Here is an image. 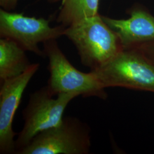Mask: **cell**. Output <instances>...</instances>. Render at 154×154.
<instances>
[{
  "label": "cell",
  "instance_id": "obj_2",
  "mask_svg": "<svg viewBox=\"0 0 154 154\" xmlns=\"http://www.w3.org/2000/svg\"><path fill=\"white\" fill-rule=\"evenodd\" d=\"M91 72L105 88L121 87L154 93V63L138 48L123 49Z\"/></svg>",
  "mask_w": 154,
  "mask_h": 154
},
{
  "label": "cell",
  "instance_id": "obj_6",
  "mask_svg": "<svg viewBox=\"0 0 154 154\" xmlns=\"http://www.w3.org/2000/svg\"><path fill=\"white\" fill-rule=\"evenodd\" d=\"M49 22L44 18L25 16L22 13L1 9L0 36L14 41L26 51L45 57L44 51L39 49V44L57 39L63 35L66 29L62 25L51 27Z\"/></svg>",
  "mask_w": 154,
  "mask_h": 154
},
{
  "label": "cell",
  "instance_id": "obj_7",
  "mask_svg": "<svg viewBox=\"0 0 154 154\" xmlns=\"http://www.w3.org/2000/svg\"><path fill=\"white\" fill-rule=\"evenodd\" d=\"M39 64L33 63L18 77L1 83L0 89V154H16L13 121L21 103L24 90L33 75L38 71Z\"/></svg>",
  "mask_w": 154,
  "mask_h": 154
},
{
  "label": "cell",
  "instance_id": "obj_11",
  "mask_svg": "<svg viewBox=\"0 0 154 154\" xmlns=\"http://www.w3.org/2000/svg\"><path fill=\"white\" fill-rule=\"evenodd\" d=\"M135 48L140 50L144 55L154 63V41L140 45Z\"/></svg>",
  "mask_w": 154,
  "mask_h": 154
},
{
  "label": "cell",
  "instance_id": "obj_4",
  "mask_svg": "<svg viewBox=\"0 0 154 154\" xmlns=\"http://www.w3.org/2000/svg\"><path fill=\"white\" fill-rule=\"evenodd\" d=\"M57 96L53 98L47 86L30 94L28 105L23 110V127L15 140L16 154L26 147L39 132L60 125L66 107L78 97L72 93Z\"/></svg>",
  "mask_w": 154,
  "mask_h": 154
},
{
  "label": "cell",
  "instance_id": "obj_1",
  "mask_svg": "<svg viewBox=\"0 0 154 154\" xmlns=\"http://www.w3.org/2000/svg\"><path fill=\"white\" fill-rule=\"evenodd\" d=\"M63 35L75 45L83 65L91 71L104 65L123 49L116 33L99 14L66 27Z\"/></svg>",
  "mask_w": 154,
  "mask_h": 154
},
{
  "label": "cell",
  "instance_id": "obj_3",
  "mask_svg": "<svg viewBox=\"0 0 154 154\" xmlns=\"http://www.w3.org/2000/svg\"><path fill=\"white\" fill-rule=\"evenodd\" d=\"M44 45L50 74L46 86L53 95L72 93L85 98H107L105 88L93 72L86 73L76 69L61 51L56 39L48 41Z\"/></svg>",
  "mask_w": 154,
  "mask_h": 154
},
{
  "label": "cell",
  "instance_id": "obj_5",
  "mask_svg": "<svg viewBox=\"0 0 154 154\" xmlns=\"http://www.w3.org/2000/svg\"><path fill=\"white\" fill-rule=\"evenodd\" d=\"M90 148V127L67 116L58 126L39 132L17 154H88Z\"/></svg>",
  "mask_w": 154,
  "mask_h": 154
},
{
  "label": "cell",
  "instance_id": "obj_9",
  "mask_svg": "<svg viewBox=\"0 0 154 154\" xmlns=\"http://www.w3.org/2000/svg\"><path fill=\"white\" fill-rule=\"evenodd\" d=\"M26 50L11 39H0V81L20 76L32 64L29 61Z\"/></svg>",
  "mask_w": 154,
  "mask_h": 154
},
{
  "label": "cell",
  "instance_id": "obj_8",
  "mask_svg": "<svg viewBox=\"0 0 154 154\" xmlns=\"http://www.w3.org/2000/svg\"><path fill=\"white\" fill-rule=\"evenodd\" d=\"M128 14L130 17L127 19L102 16L118 35L123 48H133L154 41V16L140 5L133 6Z\"/></svg>",
  "mask_w": 154,
  "mask_h": 154
},
{
  "label": "cell",
  "instance_id": "obj_12",
  "mask_svg": "<svg viewBox=\"0 0 154 154\" xmlns=\"http://www.w3.org/2000/svg\"><path fill=\"white\" fill-rule=\"evenodd\" d=\"M18 0H0V5L7 11L14 9Z\"/></svg>",
  "mask_w": 154,
  "mask_h": 154
},
{
  "label": "cell",
  "instance_id": "obj_10",
  "mask_svg": "<svg viewBox=\"0 0 154 154\" xmlns=\"http://www.w3.org/2000/svg\"><path fill=\"white\" fill-rule=\"evenodd\" d=\"M61 3L57 21L65 27L98 14L100 0H47Z\"/></svg>",
  "mask_w": 154,
  "mask_h": 154
}]
</instances>
